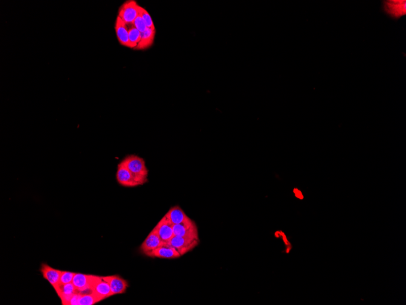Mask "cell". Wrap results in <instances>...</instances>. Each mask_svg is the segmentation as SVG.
Segmentation results:
<instances>
[{
  "label": "cell",
  "instance_id": "cell-1",
  "mask_svg": "<svg viewBox=\"0 0 406 305\" xmlns=\"http://www.w3.org/2000/svg\"><path fill=\"white\" fill-rule=\"evenodd\" d=\"M120 163L133 175L148 181L149 170L143 158L137 155L131 154L124 157Z\"/></svg>",
  "mask_w": 406,
  "mask_h": 305
},
{
  "label": "cell",
  "instance_id": "cell-2",
  "mask_svg": "<svg viewBox=\"0 0 406 305\" xmlns=\"http://www.w3.org/2000/svg\"><path fill=\"white\" fill-rule=\"evenodd\" d=\"M117 180L119 184L127 188L138 187L144 185L148 182L133 175L121 163L118 165Z\"/></svg>",
  "mask_w": 406,
  "mask_h": 305
},
{
  "label": "cell",
  "instance_id": "cell-3",
  "mask_svg": "<svg viewBox=\"0 0 406 305\" xmlns=\"http://www.w3.org/2000/svg\"><path fill=\"white\" fill-rule=\"evenodd\" d=\"M199 243V239L194 238L174 236L169 244L180 255L182 256L196 248Z\"/></svg>",
  "mask_w": 406,
  "mask_h": 305
},
{
  "label": "cell",
  "instance_id": "cell-4",
  "mask_svg": "<svg viewBox=\"0 0 406 305\" xmlns=\"http://www.w3.org/2000/svg\"><path fill=\"white\" fill-rule=\"evenodd\" d=\"M139 6L135 1L125 2L119 11V17H120L127 24H133L139 15Z\"/></svg>",
  "mask_w": 406,
  "mask_h": 305
},
{
  "label": "cell",
  "instance_id": "cell-5",
  "mask_svg": "<svg viewBox=\"0 0 406 305\" xmlns=\"http://www.w3.org/2000/svg\"><path fill=\"white\" fill-rule=\"evenodd\" d=\"M173 230L175 236L191 237L199 239L197 225L190 218L182 223L173 225Z\"/></svg>",
  "mask_w": 406,
  "mask_h": 305
},
{
  "label": "cell",
  "instance_id": "cell-6",
  "mask_svg": "<svg viewBox=\"0 0 406 305\" xmlns=\"http://www.w3.org/2000/svg\"><path fill=\"white\" fill-rule=\"evenodd\" d=\"M96 276L76 273L72 283L79 293H90L91 292V287H92Z\"/></svg>",
  "mask_w": 406,
  "mask_h": 305
},
{
  "label": "cell",
  "instance_id": "cell-7",
  "mask_svg": "<svg viewBox=\"0 0 406 305\" xmlns=\"http://www.w3.org/2000/svg\"><path fill=\"white\" fill-rule=\"evenodd\" d=\"M164 243L155 227L140 246V251L149 257L153 251L160 248Z\"/></svg>",
  "mask_w": 406,
  "mask_h": 305
},
{
  "label": "cell",
  "instance_id": "cell-8",
  "mask_svg": "<svg viewBox=\"0 0 406 305\" xmlns=\"http://www.w3.org/2000/svg\"><path fill=\"white\" fill-rule=\"evenodd\" d=\"M91 292L99 297L101 301L113 295L108 283L102 279V277L100 276H96L91 287Z\"/></svg>",
  "mask_w": 406,
  "mask_h": 305
},
{
  "label": "cell",
  "instance_id": "cell-9",
  "mask_svg": "<svg viewBox=\"0 0 406 305\" xmlns=\"http://www.w3.org/2000/svg\"><path fill=\"white\" fill-rule=\"evenodd\" d=\"M102 279L108 283L113 295L126 293L127 289L129 286L127 280L120 276L102 277Z\"/></svg>",
  "mask_w": 406,
  "mask_h": 305
},
{
  "label": "cell",
  "instance_id": "cell-10",
  "mask_svg": "<svg viewBox=\"0 0 406 305\" xmlns=\"http://www.w3.org/2000/svg\"><path fill=\"white\" fill-rule=\"evenodd\" d=\"M159 236L164 243H169L174 235L173 225L171 224L167 216L165 215L155 227Z\"/></svg>",
  "mask_w": 406,
  "mask_h": 305
},
{
  "label": "cell",
  "instance_id": "cell-11",
  "mask_svg": "<svg viewBox=\"0 0 406 305\" xmlns=\"http://www.w3.org/2000/svg\"><path fill=\"white\" fill-rule=\"evenodd\" d=\"M41 272L43 277L50 283L54 289L60 285V279L62 270L54 269L47 264L43 263Z\"/></svg>",
  "mask_w": 406,
  "mask_h": 305
},
{
  "label": "cell",
  "instance_id": "cell-12",
  "mask_svg": "<svg viewBox=\"0 0 406 305\" xmlns=\"http://www.w3.org/2000/svg\"><path fill=\"white\" fill-rule=\"evenodd\" d=\"M149 257L163 259H175L181 257L179 253L169 243H164L153 251Z\"/></svg>",
  "mask_w": 406,
  "mask_h": 305
},
{
  "label": "cell",
  "instance_id": "cell-13",
  "mask_svg": "<svg viewBox=\"0 0 406 305\" xmlns=\"http://www.w3.org/2000/svg\"><path fill=\"white\" fill-rule=\"evenodd\" d=\"M55 291L62 301L63 305H69L70 301L73 295L78 292L72 283L65 285H59L55 289Z\"/></svg>",
  "mask_w": 406,
  "mask_h": 305
},
{
  "label": "cell",
  "instance_id": "cell-14",
  "mask_svg": "<svg viewBox=\"0 0 406 305\" xmlns=\"http://www.w3.org/2000/svg\"><path fill=\"white\" fill-rule=\"evenodd\" d=\"M116 33L119 42L122 45L129 47V28L127 24L118 17L115 25Z\"/></svg>",
  "mask_w": 406,
  "mask_h": 305
},
{
  "label": "cell",
  "instance_id": "cell-15",
  "mask_svg": "<svg viewBox=\"0 0 406 305\" xmlns=\"http://www.w3.org/2000/svg\"><path fill=\"white\" fill-rule=\"evenodd\" d=\"M166 216L172 225L182 223L189 219L185 212L179 206L172 207L166 213Z\"/></svg>",
  "mask_w": 406,
  "mask_h": 305
},
{
  "label": "cell",
  "instance_id": "cell-16",
  "mask_svg": "<svg viewBox=\"0 0 406 305\" xmlns=\"http://www.w3.org/2000/svg\"><path fill=\"white\" fill-rule=\"evenodd\" d=\"M155 33V29H152L147 27L144 32L141 33V39L135 49L143 50L151 47L154 44Z\"/></svg>",
  "mask_w": 406,
  "mask_h": 305
},
{
  "label": "cell",
  "instance_id": "cell-17",
  "mask_svg": "<svg viewBox=\"0 0 406 305\" xmlns=\"http://www.w3.org/2000/svg\"><path fill=\"white\" fill-rule=\"evenodd\" d=\"M127 26L129 28V47L135 48L141 39V33L133 25V24H127Z\"/></svg>",
  "mask_w": 406,
  "mask_h": 305
},
{
  "label": "cell",
  "instance_id": "cell-18",
  "mask_svg": "<svg viewBox=\"0 0 406 305\" xmlns=\"http://www.w3.org/2000/svg\"><path fill=\"white\" fill-rule=\"evenodd\" d=\"M101 301L99 297L93 292L87 294H82L78 305H93Z\"/></svg>",
  "mask_w": 406,
  "mask_h": 305
},
{
  "label": "cell",
  "instance_id": "cell-19",
  "mask_svg": "<svg viewBox=\"0 0 406 305\" xmlns=\"http://www.w3.org/2000/svg\"><path fill=\"white\" fill-rule=\"evenodd\" d=\"M139 14L142 18L143 21L146 24V27L152 29H155L154 22H153L151 15L148 13V12L142 7L139 6Z\"/></svg>",
  "mask_w": 406,
  "mask_h": 305
},
{
  "label": "cell",
  "instance_id": "cell-20",
  "mask_svg": "<svg viewBox=\"0 0 406 305\" xmlns=\"http://www.w3.org/2000/svg\"><path fill=\"white\" fill-rule=\"evenodd\" d=\"M75 274L76 273H74L62 270L60 279V285H65L72 283Z\"/></svg>",
  "mask_w": 406,
  "mask_h": 305
},
{
  "label": "cell",
  "instance_id": "cell-21",
  "mask_svg": "<svg viewBox=\"0 0 406 305\" xmlns=\"http://www.w3.org/2000/svg\"><path fill=\"white\" fill-rule=\"evenodd\" d=\"M133 25L136 27V28L139 30L140 33H142L145 31V30L147 28L146 27V24L144 22V21L142 19V18L140 15H138V16L137 17L135 20L134 21L133 23Z\"/></svg>",
  "mask_w": 406,
  "mask_h": 305
}]
</instances>
